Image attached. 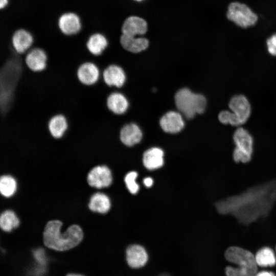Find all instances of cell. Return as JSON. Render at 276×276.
<instances>
[{
  "label": "cell",
  "instance_id": "31",
  "mask_svg": "<svg viewBox=\"0 0 276 276\" xmlns=\"http://www.w3.org/2000/svg\"><path fill=\"white\" fill-rule=\"evenodd\" d=\"M255 276H275V274L272 271L263 270L257 272Z\"/></svg>",
  "mask_w": 276,
  "mask_h": 276
},
{
  "label": "cell",
  "instance_id": "32",
  "mask_svg": "<svg viewBox=\"0 0 276 276\" xmlns=\"http://www.w3.org/2000/svg\"><path fill=\"white\" fill-rule=\"evenodd\" d=\"M144 183L146 187H150L152 186L153 180L151 177H146L144 179Z\"/></svg>",
  "mask_w": 276,
  "mask_h": 276
},
{
  "label": "cell",
  "instance_id": "24",
  "mask_svg": "<svg viewBox=\"0 0 276 276\" xmlns=\"http://www.w3.org/2000/svg\"><path fill=\"white\" fill-rule=\"evenodd\" d=\"M256 262L260 267H272L276 264V257L273 250L268 247L260 249L255 255Z\"/></svg>",
  "mask_w": 276,
  "mask_h": 276
},
{
  "label": "cell",
  "instance_id": "26",
  "mask_svg": "<svg viewBox=\"0 0 276 276\" xmlns=\"http://www.w3.org/2000/svg\"><path fill=\"white\" fill-rule=\"evenodd\" d=\"M17 183L16 180L11 175H3L0 179V191L1 194L6 197L12 196L16 192Z\"/></svg>",
  "mask_w": 276,
  "mask_h": 276
},
{
  "label": "cell",
  "instance_id": "25",
  "mask_svg": "<svg viewBox=\"0 0 276 276\" xmlns=\"http://www.w3.org/2000/svg\"><path fill=\"white\" fill-rule=\"evenodd\" d=\"M19 225V220L16 214L11 210L3 212L0 217V226L5 232H11Z\"/></svg>",
  "mask_w": 276,
  "mask_h": 276
},
{
  "label": "cell",
  "instance_id": "28",
  "mask_svg": "<svg viewBox=\"0 0 276 276\" xmlns=\"http://www.w3.org/2000/svg\"><path fill=\"white\" fill-rule=\"evenodd\" d=\"M137 176V172L131 171L128 173L124 178V181L128 190L132 194L137 193L139 190V186L136 182Z\"/></svg>",
  "mask_w": 276,
  "mask_h": 276
},
{
  "label": "cell",
  "instance_id": "22",
  "mask_svg": "<svg viewBox=\"0 0 276 276\" xmlns=\"http://www.w3.org/2000/svg\"><path fill=\"white\" fill-rule=\"evenodd\" d=\"M108 45L107 40L102 34L95 33L89 36L86 43L88 52L94 56L101 55Z\"/></svg>",
  "mask_w": 276,
  "mask_h": 276
},
{
  "label": "cell",
  "instance_id": "1",
  "mask_svg": "<svg viewBox=\"0 0 276 276\" xmlns=\"http://www.w3.org/2000/svg\"><path fill=\"white\" fill-rule=\"evenodd\" d=\"M62 222L58 220H51L46 224L43 233L44 245L57 251L70 249L80 243L83 237L81 228L74 224L65 232L61 231Z\"/></svg>",
  "mask_w": 276,
  "mask_h": 276
},
{
  "label": "cell",
  "instance_id": "13",
  "mask_svg": "<svg viewBox=\"0 0 276 276\" xmlns=\"http://www.w3.org/2000/svg\"><path fill=\"white\" fill-rule=\"evenodd\" d=\"M11 41L15 51L18 54H22L31 47L34 39L29 31L24 29H19L13 34Z\"/></svg>",
  "mask_w": 276,
  "mask_h": 276
},
{
  "label": "cell",
  "instance_id": "12",
  "mask_svg": "<svg viewBox=\"0 0 276 276\" xmlns=\"http://www.w3.org/2000/svg\"><path fill=\"white\" fill-rule=\"evenodd\" d=\"M229 107L231 111L236 114L243 124L249 118L251 108L247 99L243 95L234 96L229 101Z\"/></svg>",
  "mask_w": 276,
  "mask_h": 276
},
{
  "label": "cell",
  "instance_id": "35",
  "mask_svg": "<svg viewBox=\"0 0 276 276\" xmlns=\"http://www.w3.org/2000/svg\"><path fill=\"white\" fill-rule=\"evenodd\" d=\"M160 276H170V275H169L168 274H162V275H161Z\"/></svg>",
  "mask_w": 276,
  "mask_h": 276
},
{
  "label": "cell",
  "instance_id": "36",
  "mask_svg": "<svg viewBox=\"0 0 276 276\" xmlns=\"http://www.w3.org/2000/svg\"><path fill=\"white\" fill-rule=\"evenodd\" d=\"M135 1H142V0H135Z\"/></svg>",
  "mask_w": 276,
  "mask_h": 276
},
{
  "label": "cell",
  "instance_id": "14",
  "mask_svg": "<svg viewBox=\"0 0 276 276\" xmlns=\"http://www.w3.org/2000/svg\"><path fill=\"white\" fill-rule=\"evenodd\" d=\"M103 80L109 86L122 87L126 80L123 70L119 66L111 64L107 66L102 73Z\"/></svg>",
  "mask_w": 276,
  "mask_h": 276
},
{
  "label": "cell",
  "instance_id": "6",
  "mask_svg": "<svg viewBox=\"0 0 276 276\" xmlns=\"http://www.w3.org/2000/svg\"><path fill=\"white\" fill-rule=\"evenodd\" d=\"M112 180L110 170L106 166H98L88 173L87 181L94 188L101 189L109 186Z\"/></svg>",
  "mask_w": 276,
  "mask_h": 276
},
{
  "label": "cell",
  "instance_id": "17",
  "mask_svg": "<svg viewBox=\"0 0 276 276\" xmlns=\"http://www.w3.org/2000/svg\"><path fill=\"white\" fill-rule=\"evenodd\" d=\"M147 30L146 21L137 16H130L127 18L122 26L123 34L136 36L145 34Z\"/></svg>",
  "mask_w": 276,
  "mask_h": 276
},
{
  "label": "cell",
  "instance_id": "15",
  "mask_svg": "<svg viewBox=\"0 0 276 276\" xmlns=\"http://www.w3.org/2000/svg\"><path fill=\"white\" fill-rule=\"evenodd\" d=\"M233 139L236 146L235 149L251 157L253 139L249 132L243 128H239L234 132Z\"/></svg>",
  "mask_w": 276,
  "mask_h": 276
},
{
  "label": "cell",
  "instance_id": "29",
  "mask_svg": "<svg viewBox=\"0 0 276 276\" xmlns=\"http://www.w3.org/2000/svg\"><path fill=\"white\" fill-rule=\"evenodd\" d=\"M33 256L36 261L40 265L44 266L47 262L45 251L43 248H38L33 250Z\"/></svg>",
  "mask_w": 276,
  "mask_h": 276
},
{
  "label": "cell",
  "instance_id": "5",
  "mask_svg": "<svg viewBox=\"0 0 276 276\" xmlns=\"http://www.w3.org/2000/svg\"><path fill=\"white\" fill-rule=\"evenodd\" d=\"M226 17L237 26L246 28L255 25L258 15L247 5L239 2L231 3L227 8Z\"/></svg>",
  "mask_w": 276,
  "mask_h": 276
},
{
  "label": "cell",
  "instance_id": "19",
  "mask_svg": "<svg viewBox=\"0 0 276 276\" xmlns=\"http://www.w3.org/2000/svg\"><path fill=\"white\" fill-rule=\"evenodd\" d=\"M163 150L158 147L151 148L146 150L143 157L144 166L152 170L160 168L164 164Z\"/></svg>",
  "mask_w": 276,
  "mask_h": 276
},
{
  "label": "cell",
  "instance_id": "11",
  "mask_svg": "<svg viewBox=\"0 0 276 276\" xmlns=\"http://www.w3.org/2000/svg\"><path fill=\"white\" fill-rule=\"evenodd\" d=\"M159 124L165 132L169 133H178L185 126L181 114L174 111H168L163 115L160 119Z\"/></svg>",
  "mask_w": 276,
  "mask_h": 276
},
{
  "label": "cell",
  "instance_id": "34",
  "mask_svg": "<svg viewBox=\"0 0 276 276\" xmlns=\"http://www.w3.org/2000/svg\"><path fill=\"white\" fill-rule=\"evenodd\" d=\"M67 276H82V275H79V274H68Z\"/></svg>",
  "mask_w": 276,
  "mask_h": 276
},
{
  "label": "cell",
  "instance_id": "10",
  "mask_svg": "<svg viewBox=\"0 0 276 276\" xmlns=\"http://www.w3.org/2000/svg\"><path fill=\"white\" fill-rule=\"evenodd\" d=\"M58 26L60 31L65 35L77 34L81 29V22L75 13L68 12L61 14L58 20Z\"/></svg>",
  "mask_w": 276,
  "mask_h": 276
},
{
  "label": "cell",
  "instance_id": "27",
  "mask_svg": "<svg viewBox=\"0 0 276 276\" xmlns=\"http://www.w3.org/2000/svg\"><path fill=\"white\" fill-rule=\"evenodd\" d=\"M219 121L223 124H230L233 126H239L243 124L239 118L232 111L223 110L218 115Z\"/></svg>",
  "mask_w": 276,
  "mask_h": 276
},
{
  "label": "cell",
  "instance_id": "20",
  "mask_svg": "<svg viewBox=\"0 0 276 276\" xmlns=\"http://www.w3.org/2000/svg\"><path fill=\"white\" fill-rule=\"evenodd\" d=\"M120 42L124 49L132 53H139L146 49L148 46V40L143 37L122 34Z\"/></svg>",
  "mask_w": 276,
  "mask_h": 276
},
{
  "label": "cell",
  "instance_id": "23",
  "mask_svg": "<svg viewBox=\"0 0 276 276\" xmlns=\"http://www.w3.org/2000/svg\"><path fill=\"white\" fill-rule=\"evenodd\" d=\"M111 206L109 197L105 194L97 192L93 194L88 203L89 209L93 212L104 214L107 213Z\"/></svg>",
  "mask_w": 276,
  "mask_h": 276
},
{
  "label": "cell",
  "instance_id": "18",
  "mask_svg": "<svg viewBox=\"0 0 276 276\" xmlns=\"http://www.w3.org/2000/svg\"><path fill=\"white\" fill-rule=\"evenodd\" d=\"M142 136L141 129L134 123L126 125L120 130V140L127 146H132L139 143L141 141Z\"/></svg>",
  "mask_w": 276,
  "mask_h": 276
},
{
  "label": "cell",
  "instance_id": "8",
  "mask_svg": "<svg viewBox=\"0 0 276 276\" xmlns=\"http://www.w3.org/2000/svg\"><path fill=\"white\" fill-rule=\"evenodd\" d=\"M79 81L86 86L96 84L100 78V70L98 65L92 61H85L78 67L76 72Z\"/></svg>",
  "mask_w": 276,
  "mask_h": 276
},
{
  "label": "cell",
  "instance_id": "16",
  "mask_svg": "<svg viewBox=\"0 0 276 276\" xmlns=\"http://www.w3.org/2000/svg\"><path fill=\"white\" fill-rule=\"evenodd\" d=\"M68 128L66 117L61 113L53 116L48 123V129L50 135L55 139L63 137Z\"/></svg>",
  "mask_w": 276,
  "mask_h": 276
},
{
  "label": "cell",
  "instance_id": "37",
  "mask_svg": "<svg viewBox=\"0 0 276 276\" xmlns=\"http://www.w3.org/2000/svg\"><path fill=\"white\" fill-rule=\"evenodd\" d=\"M275 251H276V247H275Z\"/></svg>",
  "mask_w": 276,
  "mask_h": 276
},
{
  "label": "cell",
  "instance_id": "21",
  "mask_svg": "<svg viewBox=\"0 0 276 276\" xmlns=\"http://www.w3.org/2000/svg\"><path fill=\"white\" fill-rule=\"evenodd\" d=\"M108 109L116 114L125 113L128 107V102L122 94L117 92L111 93L106 100Z\"/></svg>",
  "mask_w": 276,
  "mask_h": 276
},
{
  "label": "cell",
  "instance_id": "9",
  "mask_svg": "<svg viewBox=\"0 0 276 276\" xmlns=\"http://www.w3.org/2000/svg\"><path fill=\"white\" fill-rule=\"evenodd\" d=\"M126 260L129 267L133 269H139L147 264L148 255L143 246L139 244H132L126 249Z\"/></svg>",
  "mask_w": 276,
  "mask_h": 276
},
{
  "label": "cell",
  "instance_id": "2",
  "mask_svg": "<svg viewBox=\"0 0 276 276\" xmlns=\"http://www.w3.org/2000/svg\"><path fill=\"white\" fill-rule=\"evenodd\" d=\"M25 65L20 59H8L1 71V110L6 112L14 100L15 91Z\"/></svg>",
  "mask_w": 276,
  "mask_h": 276
},
{
  "label": "cell",
  "instance_id": "33",
  "mask_svg": "<svg viewBox=\"0 0 276 276\" xmlns=\"http://www.w3.org/2000/svg\"><path fill=\"white\" fill-rule=\"evenodd\" d=\"M8 4V0H0V8L3 9L5 8Z\"/></svg>",
  "mask_w": 276,
  "mask_h": 276
},
{
  "label": "cell",
  "instance_id": "3",
  "mask_svg": "<svg viewBox=\"0 0 276 276\" xmlns=\"http://www.w3.org/2000/svg\"><path fill=\"white\" fill-rule=\"evenodd\" d=\"M225 259L237 267L227 266L226 276H255L258 265L255 256L249 250L238 246H231L225 251Z\"/></svg>",
  "mask_w": 276,
  "mask_h": 276
},
{
  "label": "cell",
  "instance_id": "4",
  "mask_svg": "<svg viewBox=\"0 0 276 276\" xmlns=\"http://www.w3.org/2000/svg\"><path fill=\"white\" fill-rule=\"evenodd\" d=\"M178 110L187 119H192L196 114L203 113L206 106V100L201 94H195L187 88L179 89L174 97Z\"/></svg>",
  "mask_w": 276,
  "mask_h": 276
},
{
  "label": "cell",
  "instance_id": "7",
  "mask_svg": "<svg viewBox=\"0 0 276 276\" xmlns=\"http://www.w3.org/2000/svg\"><path fill=\"white\" fill-rule=\"evenodd\" d=\"M48 56L45 50L39 47L30 50L26 54L24 61L26 66L34 72H40L47 66Z\"/></svg>",
  "mask_w": 276,
  "mask_h": 276
},
{
  "label": "cell",
  "instance_id": "30",
  "mask_svg": "<svg viewBox=\"0 0 276 276\" xmlns=\"http://www.w3.org/2000/svg\"><path fill=\"white\" fill-rule=\"evenodd\" d=\"M266 44L268 52L271 55L276 56V33L267 39Z\"/></svg>",
  "mask_w": 276,
  "mask_h": 276
}]
</instances>
